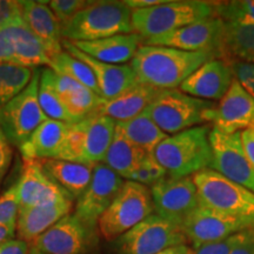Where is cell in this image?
Returning a JSON list of instances; mask_svg holds the SVG:
<instances>
[{
    "label": "cell",
    "instance_id": "e0dca14e",
    "mask_svg": "<svg viewBox=\"0 0 254 254\" xmlns=\"http://www.w3.org/2000/svg\"><path fill=\"white\" fill-rule=\"evenodd\" d=\"M93 232L77 215L68 214L30 246L45 254H85L92 243Z\"/></svg>",
    "mask_w": 254,
    "mask_h": 254
},
{
    "label": "cell",
    "instance_id": "60d3db41",
    "mask_svg": "<svg viewBox=\"0 0 254 254\" xmlns=\"http://www.w3.org/2000/svg\"><path fill=\"white\" fill-rule=\"evenodd\" d=\"M230 65L233 71L234 79L239 81L244 90L249 92L254 98V64L234 60Z\"/></svg>",
    "mask_w": 254,
    "mask_h": 254
},
{
    "label": "cell",
    "instance_id": "8992f818",
    "mask_svg": "<svg viewBox=\"0 0 254 254\" xmlns=\"http://www.w3.org/2000/svg\"><path fill=\"white\" fill-rule=\"evenodd\" d=\"M200 204L254 226V193L211 168L192 176Z\"/></svg>",
    "mask_w": 254,
    "mask_h": 254
},
{
    "label": "cell",
    "instance_id": "7a4b0ae2",
    "mask_svg": "<svg viewBox=\"0 0 254 254\" xmlns=\"http://www.w3.org/2000/svg\"><path fill=\"white\" fill-rule=\"evenodd\" d=\"M211 129L207 125H201L168 135L152 154L170 178L180 179L194 176L211 165Z\"/></svg>",
    "mask_w": 254,
    "mask_h": 254
},
{
    "label": "cell",
    "instance_id": "7c38bea8",
    "mask_svg": "<svg viewBox=\"0 0 254 254\" xmlns=\"http://www.w3.org/2000/svg\"><path fill=\"white\" fill-rule=\"evenodd\" d=\"M209 144L212 150L209 168L254 193V168L244 152L240 132L226 134L212 128Z\"/></svg>",
    "mask_w": 254,
    "mask_h": 254
},
{
    "label": "cell",
    "instance_id": "ffe728a7",
    "mask_svg": "<svg viewBox=\"0 0 254 254\" xmlns=\"http://www.w3.org/2000/svg\"><path fill=\"white\" fill-rule=\"evenodd\" d=\"M63 49L92 69L104 100H112L139 84L131 65H111L98 62L79 51L69 40H63Z\"/></svg>",
    "mask_w": 254,
    "mask_h": 254
},
{
    "label": "cell",
    "instance_id": "4dcf8cb0",
    "mask_svg": "<svg viewBox=\"0 0 254 254\" xmlns=\"http://www.w3.org/2000/svg\"><path fill=\"white\" fill-rule=\"evenodd\" d=\"M49 68L56 72L57 74L71 78L72 80L79 82L82 86L87 87L88 90L101 97L99 86H98V82L95 80L92 69L86 64L71 56L66 51H63L59 55L51 57Z\"/></svg>",
    "mask_w": 254,
    "mask_h": 254
},
{
    "label": "cell",
    "instance_id": "bcb514c9",
    "mask_svg": "<svg viewBox=\"0 0 254 254\" xmlns=\"http://www.w3.org/2000/svg\"><path fill=\"white\" fill-rule=\"evenodd\" d=\"M157 254H193V249L186 244V245H178L170 247V249L161 251V252H159Z\"/></svg>",
    "mask_w": 254,
    "mask_h": 254
},
{
    "label": "cell",
    "instance_id": "9a60e30c",
    "mask_svg": "<svg viewBox=\"0 0 254 254\" xmlns=\"http://www.w3.org/2000/svg\"><path fill=\"white\" fill-rule=\"evenodd\" d=\"M251 227L254 226L237 218L219 213L201 204L190 212L180 226L187 241L193 245V250L226 239Z\"/></svg>",
    "mask_w": 254,
    "mask_h": 254
},
{
    "label": "cell",
    "instance_id": "5bb4252c",
    "mask_svg": "<svg viewBox=\"0 0 254 254\" xmlns=\"http://www.w3.org/2000/svg\"><path fill=\"white\" fill-rule=\"evenodd\" d=\"M151 194L155 214L179 227L200 204L192 177L165 178L151 187Z\"/></svg>",
    "mask_w": 254,
    "mask_h": 254
},
{
    "label": "cell",
    "instance_id": "d6a6232c",
    "mask_svg": "<svg viewBox=\"0 0 254 254\" xmlns=\"http://www.w3.org/2000/svg\"><path fill=\"white\" fill-rule=\"evenodd\" d=\"M33 73L32 68L0 64V109L27 87Z\"/></svg>",
    "mask_w": 254,
    "mask_h": 254
},
{
    "label": "cell",
    "instance_id": "6da1fadb",
    "mask_svg": "<svg viewBox=\"0 0 254 254\" xmlns=\"http://www.w3.org/2000/svg\"><path fill=\"white\" fill-rule=\"evenodd\" d=\"M215 58L218 56L208 52L141 45L132 59L131 67L139 84L159 90H176L202 64Z\"/></svg>",
    "mask_w": 254,
    "mask_h": 254
},
{
    "label": "cell",
    "instance_id": "52a82bcc",
    "mask_svg": "<svg viewBox=\"0 0 254 254\" xmlns=\"http://www.w3.org/2000/svg\"><path fill=\"white\" fill-rule=\"evenodd\" d=\"M116 133V122L92 114L69 124L59 160L95 165L103 163Z\"/></svg>",
    "mask_w": 254,
    "mask_h": 254
},
{
    "label": "cell",
    "instance_id": "cb8c5ba5",
    "mask_svg": "<svg viewBox=\"0 0 254 254\" xmlns=\"http://www.w3.org/2000/svg\"><path fill=\"white\" fill-rule=\"evenodd\" d=\"M23 17L28 30L40 41L50 58L63 52L62 24L46 1H23Z\"/></svg>",
    "mask_w": 254,
    "mask_h": 254
},
{
    "label": "cell",
    "instance_id": "f546056e",
    "mask_svg": "<svg viewBox=\"0 0 254 254\" xmlns=\"http://www.w3.org/2000/svg\"><path fill=\"white\" fill-rule=\"evenodd\" d=\"M224 53L254 64V21H224Z\"/></svg>",
    "mask_w": 254,
    "mask_h": 254
},
{
    "label": "cell",
    "instance_id": "e575fe53",
    "mask_svg": "<svg viewBox=\"0 0 254 254\" xmlns=\"http://www.w3.org/2000/svg\"><path fill=\"white\" fill-rule=\"evenodd\" d=\"M167 172L160 164L155 160L153 154H147L140 165L129 174L127 179L129 182L141 184L144 186H153L167 178Z\"/></svg>",
    "mask_w": 254,
    "mask_h": 254
},
{
    "label": "cell",
    "instance_id": "603a6c76",
    "mask_svg": "<svg viewBox=\"0 0 254 254\" xmlns=\"http://www.w3.org/2000/svg\"><path fill=\"white\" fill-rule=\"evenodd\" d=\"M69 124L46 119L19 146L24 164L46 159H59Z\"/></svg>",
    "mask_w": 254,
    "mask_h": 254
},
{
    "label": "cell",
    "instance_id": "74e56055",
    "mask_svg": "<svg viewBox=\"0 0 254 254\" xmlns=\"http://www.w3.org/2000/svg\"><path fill=\"white\" fill-rule=\"evenodd\" d=\"M249 230L250 228H247V230L238 232V233L226 238V239L200 246L198 249L193 250V254H231L232 251L247 237Z\"/></svg>",
    "mask_w": 254,
    "mask_h": 254
},
{
    "label": "cell",
    "instance_id": "44dd1931",
    "mask_svg": "<svg viewBox=\"0 0 254 254\" xmlns=\"http://www.w3.org/2000/svg\"><path fill=\"white\" fill-rule=\"evenodd\" d=\"M15 189L20 209L49 204L63 198H72L62 186L47 176L40 161L24 164L23 173L15 184Z\"/></svg>",
    "mask_w": 254,
    "mask_h": 254
},
{
    "label": "cell",
    "instance_id": "4fadbf2b",
    "mask_svg": "<svg viewBox=\"0 0 254 254\" xmlns=\"http://www.w3.org/2000/svg\"><path fill=\"white\" fill-rule=\"evenodd\" d=\"M124 183L123 178L104 163L95 164L90 185L77 199L74 214L88 228L94 230L101 215L119 194Z\"/></svg>",
    "mask_w": 254,
    "mask_h": 254
},
{
    "label": "cell",
    "instance_id": "b9f144b4",
    "mask_svg": "<svg viewBox=\"0 0 254 254\" xmlns=\"http://www.w3.org/2000/svg\"><path fill=\"white\" fill-rule=\"evenodd\" d=\"M12 158H13V151H12L11 142L0 129V185L11 166Z\"/></svg>",
    "mask_w": 254,
    "mask_h": 254
},
{
    "label": "cell",
    "instance_id": "c3c4849f",
    "mask_svg": "<svg viewBox=\"0 0 254 254\" xmlns=\"http://www.w3.org/2000/svg\"><path fill=\"white\" fill-rule=\"evenodd\" d=\"M28 254H45V253L40 252V251H38L37 249H34V247H31L30 246V253H28Z\"/></svg>",
    "mask_w": 254,
    "mask_h": 254
},
{
    "label": "cell",
    "instance_id": "ba28073f",
    "mask_svg": "<svg viewBox=\"0 0 254 254\" xmlns=\"http://www.w3.org/2000/svg\"><path fill=\"white\" fill-rule=\"evenodd\" d=\"M153 211L151 190L141 184L127 180L117 198L100 217L98 228L105 240H117Z\"/></svg>",
    "mask_w": 254,
    "mask_h": 254
},
{
    "label": "cell",
    "instance_id": "7bdbcfd3",
    "mask_svg": "<svg viewBox=\"0 0 254 254\" xmlns=\"http://www.w3.org/2000/svg\"><path fill=\"white\" fill-rule=\"evenodd\" d=\"M30 244L23 240L12 239L0 244V254H28Z\"/></svg>",
    "mask_w": 254,
    "mask_h": 254
},
{
    "label": "cell",
    "instance_id": "d6986e66",
    "mask_svg": "<svg viewBox=\"0 0 254 254\" xmlns=\"http://www.w3.org/2000/svg\"><path fill=\"white\" fill-rule=\"evenodd\" d=\"M234 74L230 64L221 59H212L202 64L180 85V91L208 101H220L227 93Z\"/></svg>",
    "mask_w": 254,
    "mask_h": 254
},
{
    "label": "cell",
    "instance_id": "484cf974",
    "mask_svg": "<svg viewBox=\"0 0 254 254\" xmlns=\"http://www.w3.org/2000/svg\"><path fill=\"white\" fill-rule=\"evenodd\" d=\"M163 91L138 84L112 100H104L93 114L109 117L116 123L127 122L144 113Z\"/></svg>",
    "mask_w": 254,
    "mask_h": 254
},
{
    "label": "cell",
    "instance_id": "7dc6e473",
    "mask_svg": "<svg viewBox=\"0 0 254 254\" xmlns=\"http://www.w3.org/2000/svg\"><path fill=\"white\" fill-rule=\"evenodd\" d=\"M15 236V230H12V228L0 226V244L5 243V241L14 239Z\"/></svg>",
    "mask_w": 254,
    "mask_h": 254
},
{
    "label": "cell",
    "instance_id": "f1b7e54d",
    "mask_svg": "<svg viewBox=\"0 0 254 254\" xmlns=\"http://www.w3.org/2000/svg\"><path fill=\"white\" fill-rule=\"evenodd\" d=\"M116 127L126 139L148 154L153 153L155 147L168 136L155 125L146 112L127 122L116 123Z\"/></svg>",
    "mask_w": 254,
    "mask_h": 254
},
{
    "label": "cell",
    "instance_id": "ab89813d",
    "mask_svg": "<svg viewBox=\"0 0 254 254\" xmlns=\"http://www.w3.org/2000/svg\"><path fill=\"white\" fill-rule=\"evenodd\" d=\"M23 20V1L0 0V30Z\"/></svg>",
    "mask_w": 254,
    "mask_h": 254
},
{
    "label": "cell",
    "instance_id": "f35d334b",
    "mask_svg": "<svg viewBox=\"0 0 254 254\" xmlns=\"http://www.w3.org/2000/svg\"><path fill=\"white\" fill-rule=\"evenodd\" d=\"M46 4L52 9V12L58 18L63 26L64 24L71 20L78 12H80L87 5H90L91 1H85V0H52V1H47Z\"/></svg>",
    "mask_w": 254,
    "mask_h": 254
},
{
    "label": "cell",
    "instance_id": "2e32d148",
    "mask_svg": "<svg viewBox=\"0 0 254 254\" xmlns=\"http://www.w3.org/2000/svg\"><path fill=\"white\" fill-rule=\"evenodd\" d=\"M49 63L45 49L24 20L0 30V64L36 69Z\"/></svg>",
    "mask_w": 254,
    "mask_h": 254
},
{
    "label": "cell",
    "instance_id": "3957f363",
    "mask_svg": "<svg viewBox=\"0 0 254 254\" xmlns=\"http://www.w3.org/2000/svg\"><path fill=\"white\" fill-rule=\"evenodd\" d=\"M218 2L167 0L153 7L133 9V32L144 39L170 33L187 25L217 17Z\"/></svg>",
    "mask_w": 254,
    "mask_h": 254
},
{
    "label": "cell",
    "instance_id": "9c48e42d",
    "mask_svg": "<svg viewBox=\"0 0 254 254\" xmlns=\"http://www.w3.org/2000/svg\"><path fill=\"white\" fill-rule=\"evenodd\" d=\"M40 73L34 69L27 87L0 109V129L11 145L17 147L47 119L38 99Z\"/></svg>",
    "mask_w": 254,
    "mask_h": 254
},
{
    "label": "cell",
    "instance_id": "8d00e7d4",
    "mask_svg": "<svg viewBox=\"0 0 254 254\" xmlns=\"http://www.w3.org/2000/svg\"><path fill=\"white\" fill-rule=\"evenodd\" d=\"M20 207L15 185L0 195V226L12 228L17 232V221Z\"/></svg>",
    "mask_w": 254,
    "mask_h": 254
},
{
    "label": "cell",
    "instance_id": "f6af8a7d",
    "mask_svg": "<svg viewBox=\"0 0 254 254\" xmlns=\"http://www.w3.org/2000/svg\"><path fill=\"white\" fill-rule=\"evenodd\" d=\"M231 254H254V227H251L247 237L232 251Z\"/></svg>",
    "mask_w": 254,
    "mask_h": 254
},
{
    "label": "cell",
    "instance_id": "d590c367",
    "mask_svg": "<svg viewBox=\"0 0 254 254\" xmlns=\"http://www.w3.org/2000/svg\"><path fill=\"white\" fill-rule=\"evenodd\" d=\"M217 17L224 21H254V0L218 2Z\"/></svg>",
    "mask_w": 254,
    "mask_h": 254
},
{
    "label": "cell",
    "instance_id": "7402d4cb",
    "mask_svg": "<svg viewBox=\"0 0 254 254\" xmlns=\"http://www.w3.org/2000/svg\"><path fill=\"white\" fill-rule=\"evenodd\" d=\"M73 201L72 198H63L49 204L20 209L15 232L18 239L31 245L60 219L71 214Z\"/></svg>",
    "mask_w": 254,
    "mask_h": 254
},
{
    "label": "cell",
    "instance_id": "30bf717a",
    "mask_svg": "<svg viewBox=\"0 0 254 254\" xmlns=\"http://www.w3.org/2000/svg\"><path fill=\"white\" fill-rule=\"evenodd\" d=\"M189 243L182 228L152 213L116 240L118 254H157Z\"/></svg>",
    "mask_w": 254,
    "mask_h": 254
},
{
    "label": "cell",
    "instance_id": "4316f807",
    "mask_svg": "<svg viewBox=\"0 0 254 254\" xmlns=\"http://www.w3.org/2000/svg\"><path fill=\"white\" fill-rule=\"evenodd\" d=\"M41 166L53 182L62 186L73 199L80 198L90 185L94 165L75 161L46 159L40 160Z\"/></svg>",
    "mask_w": 254,
    "mask_h": 254
},
{
    "label": "cell",
    "instance_id": "1f68e13d",
    "mask_svg": "<svg viewBox=\"0 0 254 254\" xmlns=\"http://www.w3.org/2000/svg\"><path fill=\"white\" fill-rule=\"evenodd\" d=\"M52 75L53 71L51 68L43 69L40 73L38 99H39L41 110L47 117V119L67 124L75 123V120L72 118L71 114L66 110L62 98H60L55 85H53Z\"/></svg>",
    "mask_w": 254,
    "mask_h": 254
},
{
    "label": "cell",
    "instance_id": "ac0fdd59",
    "mask_svg": "<svg viewBox=\"0 0 254 254\" xmlns=\"http://www.w3.org/2000/svg\"><path fill=\"white\" fill-rule=\"evenodd\" d=\"M211 123L226 134L254 129V98L236 79L212 113Z\"/></svg>",
    "mask_w": 254,
    "mask_h": 254
},
{
    "label": "cell",
    "instance_id": "8fae6325",
    "mask_svg": "<svg viewBox=\"0 0 254 254\" xmlns=\"http://www.w3.org/2000/svg\"><path fill=\"white\" fill-rule=\"evenodd\" d=\"M142 45L164 46L186 52L224 53V21L214 17L178 28L170 33L144 40Z\"/></svg>",
    "mask_w": 254,
    "mask_h": 254
},
{
    "label": "cell",
    "instance_id": "ee69618b",
    "mask_svg": "<svg viewBox=\"0 0 254 254\" xmlns=\"http://www.w3.org/2000/svg\"><path fill=\"white\" fill-rule=\"evenodd\" d=\"M240 139L244 152L254 168V129L250 128L240 132Z\"/></svg>",
    "mask_w": 254,
    "mask_h": 254
},
{
    "label": "cell",
    "instance_id": "277c9868",
    "mask_svg": "<svg viewBox=\"0 0 254 254\" xmlns=\"http://www.w3.org/2000/svg\"><path fill=\"white\" fill-rule=\"evenodd\" d=\"M129 33H134L132 9L124 1H91L62 26L63 38L69 41H94Z\"/></svg>",
    "mask_w": 254,
    "mask_h": 254
},
{
    "label": "cell",
    "instance_id": "83f0119b",
    "mask_svg": "<svg viewBox=\"0 0 254 254\" xmlns=\"http://www.w3.org/2000/svg\"><path fill=\"white\" fill-rule=\"evenodd\" d=\"M147 154L126 139V136L116 127L113 140L103 163L118 176L127 179Z\"/></svg>",
    "mask_w": 254,
    "mask_h": 254
},
{
    "label": "cell",
    "instance_id": "d4e9b609",
    "mask_svg": "<svg viewBox=\"0 0 254 254\" xmlns=\"http://www.w3.org/2000/svg\"><path fill=\"white\" fill-rule=\"evenodd\" d=\"M144 38L136 33L118 34L94 41H71L79 51L98 62L111 65H126L132 62L144 44Z\"/></svg>",
    "mask_w": 254,
    "mask_h": 254
},
{
    "label": "cell",
    "instance_id": "5b68a950",
    "mask_svg": "<svg viewBox=\"0 0 254 254\" xmlns=\"http://www.w3.org/2000/svg\"><path fill=\"white\" fill-rule=\"evenodd\" d=\"M215 107L214 101L198 99L180 90H164L145 112L161 131L172 135L211 122Z\"/></svg>",
    "mask_w": 254,
    "mask_h": 254
},
{
    "label": "cell",
    "instance_id": "836d02e7",
    "mask_svg": "<svg viewBox=\"0 0 254 254\" xmlns=\"http://www.w3.org/2000/svg\"><path fill=\"white\" fill-rule=\"evenodd\" d=\"M60 98L75 123L92 116L104 101L103 98L82 85Z\"/></svg>",
    "mask_w": 254,
    "mask_h": 254
}]
</instances>
